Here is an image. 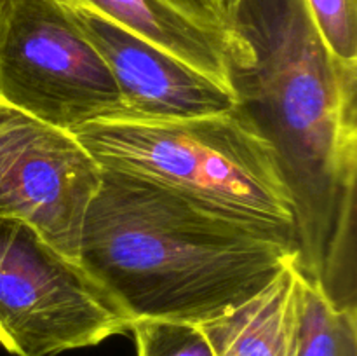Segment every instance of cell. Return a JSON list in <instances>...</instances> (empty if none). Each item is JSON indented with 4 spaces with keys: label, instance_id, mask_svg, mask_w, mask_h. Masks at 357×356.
<instances>
[{
    "label": "cell",
    "instance_id": "6da1fadb",
    "mask_svg": "<svg viewBox=\"0 0 357 356\" xmlns=\"http://www.w3.org/2000/svg\"><path fill=\"white\" fill-rule=\"evenodd\" d=\"M227 80L295 209V267L357 309V63L328 49L305 0H236Z\"/></svg>",
    "mask_w": 357,
    "mask_h": 356
},
{
    "label": "cell",
    "instance_id": "7a4b0ae2",
    "mask_svg": "<svg viewBox=\"0 0 357 356\" xmlns=\"http://www.w3.org/2000/svg\"><path fill=\"white\" fill-rule=\"evenodd\" d=\"M296 250L122 171H101L79 262L131 321L204 323L268 285Z\"/></svg>",
    "mask_w": 357,
    "mask_h": 356
},
{
    "label": "cell",
    "instance_id": "3957f363",
    "mask_svg": "<svg viewBox=\"0 0 357 356\" xmlns=\"http://www.w3.org/2000/svg\"><path fill=\"white\" fill-rule=\"evenodd\" d=\"M101 168L145 178L257 232L295 243V209L268 143L237 112L108 119L73 129Z\"/></svg>",
    "mask_w": 357,
    "mask_h": 356
},
{
    "label": "cell",
    "instance_id": "277c9868",
    "mask_svg": "<svg viewBox=\"0 0 357 356\" xmlns=\"http://www.w3.org/2000/svg\"><path fill=\"white\" fill-rule=\"evenodd\" d=\"M132 321L79 260L37 229L0 216V346L56 356L128 334Z\"/></svg>",
    "mask_w": 357,
    "mask_h": 356
},
{
    "label": "cell",
    "instance_id": "5b68a950",
    "mask_svg": "<svg viewBox=\"0 0 357 356\" xmlns=\"http://www.w3.org/2000/svg\"><path fill=\"white\" fill-rule=\"evenodd\" d=\"M0 100L66 131L126 117L107 63L59 0H0Z\"/></svg>",
    "mask_w": 357,
    "mask_h": 356
},
{
    "label": "cell",
    "instance_id": "8992f818",
    "mask_svg": "<svg viewBox=\"0 0 357 356\" xmlns=\"http://www.w3.org/2000/svg\"><path fill=\"white\" fill-rule=\"evenodd\" d=\"M103 168L72 131L0 100V216L37 229L79 260L87 206Z\"/></svg>",
    "mask_w": 357,
    "mask_h": 356
},
{
    "label": "cell",
    "instance_id": "52a82bcc",
    "mask_svg": "<svg viewBox=\"0 0 357 356\" xmlns=\"http://www.w3.org/2000/svg\"><path fill=\"white\" fill-rule=\"evenodd\" d=\"M68 10L107 63L124 101V119L178 121L223 114L236 107L229 86L183 59L93 10Z\"/></svg>",
    "mask_w": 357,
    "mask_h": 356
},
{
    "label": "cell",
    "instance_id": "ba28073f",
    "mask_svg": "<svg viewBox=\"0 0 357 356\" xmlns=\"http://www.w3.org/2000/svg\"><path fill=\"white\" fill-rule=\"evenodd\" d=\"M199 325L215 356H296L300 272L295 262L239 307Z\"/></svg>",
    "mask_w": 357,
    "mask_h": 356
},
{
    "label": "cell",
    "instance_id": "9c48e42d",
    "mask_svg": "<svg viewBox=\"0 0 357 356\" xmlns=\"http://www.w3.org/2000/svg\"><path fill=\"white\" fill-rule=\"evenodd\" d=\"M68 7L93 10L131 34L159 45L229 86L227 40L229 30L206 27L162 0H59Z\"/></svg>",
    "mask_w": 357,
    "mask_h": 356
},
{
    "label": "cell",
    "instance_id": "30bf717a",
    "mask_svg": "<svg viewBox=\"0 0 357 356\" xmlns=\"http://www.w3.org/2000/svg\"><path fill=\"white\" fill-rule=\"evenodd\" d=\"M296 356H357V309L335 306L302 274Z\"/></svg>",
    "mask_w": 357,
    "mask_h": 356
},
{
    "label": "cell",
    "instance_id": "8fae6325",
    "mask_svg": "<svg viewBox=\"0 0 357 356\" xmlns=\"http://www.w3.org/2000/svg\"><path fill=\"white\" fill-rule=\"evenodd\" d=\"M138 356H215L199 323L171 320H136L131 330Z\"/></svg>",
    "mask_w": 357,
    "mask_h": 356
},
{
    "label": "cell",
    "instance_id": "7c38bea8",
    "mask_svg": "<svg viewBox=\"0 0 357 356\" xmlns=\"http://www.w3.org/2000/svg\"><path fill=\"white\" fill-rule=\"evenodd\" d=\"M324 44L338 59L357 63V0H305Z\"/></svg>",
    "mask_w": 357,
    "mask_h": 356
},
{
    "label": "cell",
    "instance_id": "4fadbf2b",
    "mask_svg": "<svg viewBox=\"0 0 357 356\" xmlns=\"http://www.w3.org/2000/svg\"><path fill=\"white\" fill-rule=\"evenodd\" d=\"M185 16L206 27L229 30L227 10L236 0H162Z\"/></svg>",
    "mask_w": 357,
    "mask_h": 356
}]
</instances>
